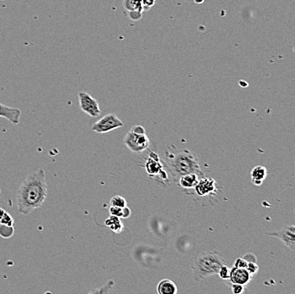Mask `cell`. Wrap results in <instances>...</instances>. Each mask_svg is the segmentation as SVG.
Returning a JSON list of instances; mask_svg holds the SVG:
<instances>
[{
  "label": "cell",
  "mask_w": 295,
  "mask_h": 294,
  "mask_svg": "<svg viewBox=\"0 0 295 294\" xmlns=\"http://www.w3.org/2000/svg\"><path fill=\"white\" fill-rule=\"evenodd\" d=\"M109 212L110 215H114V216L121 218V215H122V208L116 207V206H110L109 209Z\"/></svg>",
  "instance_id": "cell-22"
},
{
  "label": "cell",
  "mask_w": 295,
  "mask_h": 294,
  "mask_svg": "<svg viewBox=\"0 0 295 294\" xmlns=\"http://www.w3.org/2000/svg\"><path fill=\"white\" fill-rule=\"evenodd\" d=\"M104 225L109 227L115 233H120L124 229V226L121 222V218L114 215H109L104 221Z\"/></svg>",
  "instance_id": "cell-15"
},
{
  "label": "cell",
  "mask_w": 295,
  "mask_h": 294,
  "mask_svg": "<svg viewBox=\"0 0 295 294\" xmlns=\"http://www.w3.org/2000/svg\"><path fill=\"white\" fill-rule=\"evenodd\" d=\"M243 258H245V260L247 262H256L255 256L254 254H252V253H248V254L244 256Z\"/></svg>",
  "instance_id": "cell-29"
},
{
  "label": "cell",
  "mask_w": 295,
  "mask_h": 294,
  "mask_svg": "<svg viewBox=\"0 0 295 294\" xmlns=\"http://www.w3.org/2000/svg\"><path fill=\"white\" fill-rule=\"evenodd\" d=\"M165 161L175 178L179 179L189 173H195L200 178L204 176L198 158L188 150H178L174 146L170 147L165 153Z\"/></svg>",
  "instance_id": "cell-2"
},
{
  "label": "cell",
  "mask_w": 295,
  "mask_h": 294,
  "mask_svg": "<svg viewBox=\"0 0 295 294\" xmlns=\"http://www.w3.org/2000/svg\"><path fill=\"white\" fill-rule=\"evenodd\" d=\"M110 206H116V207H120V208H123L125 206H127V201L123 197L116 196L113 197L112 199H110Z\"/></svg>",
  "instance_id": "cell-18"
},
{
  "label": "cell",
  "mask_w": 295,
  "mask_h": 294,
  "mask_svg": "<svg viewBox=\"0 0 295 294\" xmlns=\"http://www.w3.org/2000/svg\"><path fill=\"white\" fill-rule=\"evenodd\" d=\"M216 186V181L214 179L203 176L199 178L198 184L195 186V192L197 193L198 196H206L215 192Z\"/></svg>",
  "instance_id": "cell-9"
},
{
  "label": "cell",
  "mask_w": 295,
  "mask_h": 294,
  "mask_svg": "<svg viewBox=\"0 0 295 294\" xmlns=\"http://www.w3.org/2000/svg\"><path fill=\"white\" fill-rule=\"evenodd\" d=\"M131 214H132V211H131L130 208H128L127 206H125V207L122 208V215H121V218L127 219V218H129L131 216Z\"/></svg>",
  "instance_id": "cell-27"
},
{
  "label": "cell",
  "mask_w": 295,
  "mask_h": 294,
  "mask_svg": "<svg viewBox=\"0 0 295 294\" xmlns=\"http://www.w3.org/2000/svg\"><path fill=\"white\" fill-rule=\"evenodd\" d=\"M79 105L81 110L84 113L89 115L92 118H97L100 116L101 110L97 100L89 95L87 92H81L78 93Z\"/></svg>",
  "instance_id": "cell-7"
},
{
  "label": "cell",
  "mask_w": 295,
  "mask_h": 294,
  "mask_svg": "<svg viewBox=\"0 0 295 294\" xmlns=\"http://www.w3.org/2000/svg\"><path fill=\"white\" fill-rule=\"evenodd\" d=\"M157 293L159 294H177V287L171 280L164 279L158 284Z\"/></svg>",
  "instance_id": "cell-14"
},
{
  "label": "cell",
  "mask_w": 295,
  "mask_h": 294,
  "mask_svg": "<svg viewBox=\"0 0 295 294\" xmlns=\"http://www.w3.org/2000/svg\"><path fill=\"white\" fill-rule=\"evenodd\" d=\"M251 276L246 270V268H237L233 266L231 269L230 280L232 283H237L241 285H247L250 282Z\"/></svg>",
  "instance_id": "cell-10"
},
{
  "label": "cell",
  "mask_w": 295,
  "mask_h": 294,
  "mask_svg": "<svg viewBox=\"0 0 295 294\" xmlns=\"http://www.w3.org/2000/svg\"><path fill=\"white\" fill-rule=\"evenodd\" d=\"M266 234L270 237H275L280 239L290 250H295V226L294 225L285 226L279 231L269 232Z\"/></svg>",
  "instance_id": "cell-8"
},
{
  "label": "cell",
  "mask_w": 295,
  "mask_h": 294,
  "mask_svg": "<svg viewBox=\"0 0 295 294\" xmlns=\"http://www.w3.org/2000/svg\"><path fill=\"white\" fill-rule=\"evenodd\" d=\"M129 18L132 21H138L141 20L142 18L143 12H139V11H132V12H128Z\"/></svg>",
  "instance_id": "cell-25"
},
{
  "label": "cell",
  "mask_w": 295,
  "mask_h": 294,
  "mask_svg": "<svg viewBox=\"0 0 295 294\" xmlns=\"http://www.w3.org/2000/svg\"><path fill=\"white\" fill-rule=\"evenodd\" d=\"M122 4L127 12H132V11L144 12L142 0H123Z\"/></svg>",
  "instance_id": "cell-16"
},
{
  "label": "cell",
  "mask_w": 295,
  "mask_h": 294,
  "mask_svg": "<svg viewBox=\"0 0 295 294\" xmlns=\"http://www.w3.org/2000/svg\"><path fill=\"white\" fill-rule=\"evenodd\" d=\"M225 264H227L225 258L218 252H202L193 264L194 278L196 282H200L208 276L216 275Z\"/></svg>",
  "instance_id": "cell-3"
},
{
  "label": "cell",
  "mask_w": 295,
  "mask_h": 294,
  "mask_svg": "<svg viewBox=\"0 0 295 294\" xmlns=\"http://www.w3.org/2000/svg\"><path fill=\"white\" fill-rule=\"evenodd\" d=\"M123 126L124 123L119 119L118 116L115 114H108L95 122L92 126V131L96 133H107L115 129L122 127Z\"/></svg>",
  "instance_id": "cell-5"
},
{
  "label": "cell",
  "mask_w": 295,
  "mask_h": 294,
  "mask_svg": "<svg viewBox=\"0 0 295 294\" xmlns=\"http://www.w3.org/2000/svg\"><path fill=\"white\" fill-rule=\"evenodd\" d=\"M21 116V111L20 109L8 107L0 103V117L8 120L13 125H18L20 123Z\"/></svg>",
  "instance_id": "cell-11"
},
{
  "label": "cell",
  "mask_w": 295,
  "mask_h": 294,
  "mask_svg": "<svg viewBox=\"0 0 295 294\" xmlns=\"http://www.w3.org/2000/svg\"><path fill=\"white\" fill-rule=\"evenodd\" d=\"M230 268L228 267L227 264H223L219 270L218 275L222 280L229 279L230 277Z\"/></svg>",
  "instance_id": "cell-19"
},
{
  "label": "cell",
  "mask_w": 295,
  "mask_h": 294,
  "mask_svg": "<svg viewBox=\"0 0 295 294\" xmlns=\"http://www.w3.org/2000/svg\"><path fill=\"white\" fill-rule=\"evenodd\" d=\"M15 233L14 226H6L3 224H0V237L4 239H9L12 238Z\"/></svg>",
  "instance_id": "cell-17"
},
{
  "label": "cell",
  "mask_w": 295,
  "mask_h": 294,
  "mask_svg": "<svg viewBox=\"0 0 295 294\" xmlns=\"http://www.w3.org/2000/svg\"><path fill=\"white\" fill-rule=\"evenodd\" d=\"M248 264V262L245 260L244 258H237L236 261L234 263V267L237 268H246Z\"/></svg>",
  "instance_id": "cell-26"
},
{
  "label": "cell",
  "mask_w": 295,
  "mask_h": 294,
  "mask_svg": "<svg viewBox=\"0 0 295 294\" xmlns=\"http://www.w3.org/2000/svg\"><path fill=\"white\" fill-rule=\"evenodd\" d=\"M0 224L6 225V226H14V224H15V220H14V218H13L7 211H6L4 214H3V218L0 220Z\"/></svg>",
  "instance_id": "cell-20"
},
{
  "label": "cell",
  "mask_w": 295,
  "mask_h": 294,
  "mask_svg": "<svg viewBox=\"0 0 295 294\" xmlns=\"http://www.w3.org/2000/svg\"><path fill=\"white\" fill-rule=\"evenodd\" d=\"M245 285H241V284H237V283H233V287H232V292L234 294H242L245 293Z\"/></svg>",
  "instance_id": "cell-23"
},
{
  "label": "cell",
  "mask_w": 295,
  "mask_h": 294,
  "mask_svg": "<svg viewBox=\"0 0 295 294\" xmlns=\"http://www.w3.org/2000/svg\"><path fill=\"white\" fill-rule=\"evenodd\" d=\"M155 0H142L143 9L144 11H147L154 5Z\"/></svg>",
  "instance_id": "cell-24"
},
{
  "label": "cell",
  "mask_w": 295,
  "mask_h": 294,
  "mask_svg": "<svg viewBox=\"0 0 295 294\" xmlns=\"http://www.w3.org/2000/svg\"><path fill=\"white\" fill-rule=\"evenodd\" d=\"M48 197L46 174L43 169L36 170L25 178L16 193L19 214L28 215L41 208Z\"/></svg>",
  "instance_id": "cell-1"
},
{
  "label": "cell",
  "mask_w": 295,
  "mask_h": 294,
  "mask_svg": "<svg viewBox=\"0 0 295 294\" xmlns=\"http://www.w3.org/2000/svg\"><path fill=\"white\" fill-rule=\"evenodd\" d=\"M145 169L150 177L157 176L162 180L167 179V174L164 170V166L155 152H151L148 155L147 162L145 164Z\"/></svg>",
  "instance_id": "cell-6"
},
{
  "label": "cell",
  "mask_w": 295,
  "mask_h": 294,
  "mask_svg": "<svg viewBox=\"0 0 295 294\" xmlns=\"http://www.w3.org/2000/svg\"><path fill=\"white\" fill-rule=\"evenodd\" d=\"M199 178L200 177L195 173H189V174L181 176L179 178V184L183 188L192 189V188H195L196 185L198 184Z\"/></svg>",
  "instance_id": "cell-13"
},
{
  "label": "cell",
  "mask_w": 295,
  "mask_h": 294,
  "mask_svg": "<svg viewBox=\"0 0 295 294\" xmlns=\"http://www.w3.org/2000/svg\"><path fill=\"white\" fill-rule=\"evenodd\" d=\"M267 174L268 172H267V169L266 167H261V166L254 167L251 171V179H252L253 184L258 186V187L261 186L263 181L266 178Z\"/></svg>",
  "instance_id": "cell-12"
},
{
  "label": "cell",
  "mask_w": 295,
  "mask_h": 294,
  "mask_svg": "<svg viewBox=\"0 0 295 294\" xmlns=\"http://www.w3.org/2000/svg\"><path fill=\"white\" fill-rule=\"evenodd\" d=\"M131 130H132V131H134V132H136V133H146V131H145V127H144V126H133V127L132 128Z\"/></svg>",
  "instance_id": "cell-28"
},
{
  "label": "cell",
  "mask_w": 295,
  "mask_h": 294,
  "mask_svg": "<svg viewBox=\"0 0 295 294\" xmlns=\"http://www.w3.org/2000/svg\"><path fill=\"white\" fill-rule=\"evenodd\" d=\"M124 143L131 152L139 154L148 149L150 142L146 133H136L130 130L125 137Z\"/></svg>",
  "instance_id": "cell-4"
},
{
  "label": "cell",
  "mask_w": 295,
  "mask_h": 294,
  "mask_svg": "<svg viewBox=\"0 0 295 294\" xmlns=\"http://www.w3.org/2000/svg\"><path fill=\"white\" fill-rule=\"evenodd\" d=\"M246 270H248V272L250 276H253V275L258 272L259 265L256 264V262H248V264L246 266Z\"/></svg>",
  "instance_id": "cell-21"
},
{
  "label": "cell",
  "mask_w": 295,
  "mask_h": 294,
  "mask_svg": "<svg viewBox=\"0 0 295 294\" xmlns=\"http://www.w3.org/2000/svg\"><path fill=\"white\" fill-rule=\"evenodd\" d=\"M5 212L6 211L3 208H0V220L3 218V214H4Z\"/></svg>",
  "instance_id": "cell-30"
}]
</instances>
